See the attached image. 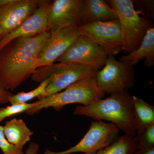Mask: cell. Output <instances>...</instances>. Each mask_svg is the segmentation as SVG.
I'll list each match as a JSON object with an SVG mask.
<instances>
[{
    "mask_svg": "<svg viewBox=\"0 0 154 154\" xmlns=\"http://www.w3.org/2000/svg\"><path fill=\"white\" fill-rule=\"evenodd\" d=\"M105 95L98 88L96 75L88 77L74 83L59 93L38 99L26 113L32 115L49 107L59 111L64 106L72 104L88 106L103 99Z\"/></svg>",
    "mask_w": 154,
    "mask_h": 154,
    "instance_id": "cell-3",
    "label": "cell"
},
{
    "mask_svg": "<svg viewBox=\"0 0 154 154\" xmlns=\"http://www.w3.org/2000/svg\"><path fill=\"white\" fill-rule=\"evenodd\" d=\"M96 78L98 88L105 94L128 91L135 82L133 66L117 60L113 56H108Z\"/></svg>",
    "mask_w": 154,
    "mask_h": 154,
    "instance_id": "cell-6",
    "label": "cell"
},
{
    "mask_svg": "<svg viewBox=\"0 0 154 154\" xmlns=\"http://www.w3.org/2000/svg\"><path fill=\"white\" fill-rule=\"evenodd\" d=\"M119 131L113 123L95 120L91 122L88 132L75 145L62 152L46 149L44 154H93L114 142L118 138Z\"/></svg>",
    "mask_w": 154,
    "mask_h": 154,
    "instance_id": "cell-7",
    "label": "cell"
},
{
    "mask_svg": "<svg viewBox=\"0 0 154 154\" xmlns=\"http://www.w3.org/2000/svg\"><path fill=\"white\" fill-rule=\"evenodd\" d=\"M0 149L3 154H23V150L11 144L5 137L3 126L0 125Z\"/></svg>",
    "mask_w": 154,
    "mask_h": 154,
    "instance_id": "cell-22",
    "label": "cell"
},
{
    "mask_svg": "<svg viewBox=\"0 0 154 154\" xmlns=\"http://www.w3.org/2000/svg\"><path fill=\"white\" fill-rule=\"evenodd\" d=\"M43 2L40 0H3L0 6L2 36L18 28Z\"/></svg>",
    "mask_w": 154,
    "mask_h": 154,
    "instance_id": "cell-11",
    "label": "cell"
},
{
    "mask_svg": "<svg viewBox=\"0 0 154 154\" xmlns=\"http://www.w3.org/2000/svg\"><path fill=\"white\" fill-rule=\"evenodd\" d=\"M37 88L28 92H22L16 94H13L10 98L9 102L11 105L28 103V101L37 97L38 99L46 96V88L48 85L47 80L40 83Z\"/></svg>",
    "mask_w": 154,
    "mask_h": 154,
    "instance_id": "cell-19",
    "label": "cell"
},
{
    "mask_svg": "<svg viewBox=\"0 0 154 154\" xmlns=\"http://www.w3.org/2000/svg\"><path fill=\"white\" fill-rule=\"evenodd\" d=\"M137 149L134 137L124 134L110 145L93 154H133Z\"/></svg>",
    "mask_w": 154,
    "mask_h": 154,
    "instance_id": "cell-18",
    "label": "cell"
},
{
    "mask_svg": "<svg viewBox=\"0 0 154 154\" xmlns=\"http://www.w3.org/2000/svg\"><path fill=\"white\" fill-rule=\"evenodd\" d=\"M75 115L84 116L96 120H106L115 125L125 134L134 137L137 128L132 96L128 91L110 94L88 106L77 105Z\"/></svg>",
    "mask_w": 154,
    "mask_h": 154,
    "instance_id": "cell-2",
    "label": "cell"
},
{
    "mask_svg": "<svg viewBox=\"0 0 154 154\" xmlns=\"http://www.w3.org/2000/svg\"><path fill=\"white\" fill-rule=\"evenodd\" d=\"M35 105V103H22L14 104L11 106L0 108V122L7 118L23 113L27 112Z\"/></svg>",
    "mask_w": 154,
    "mask_h": 154,
    "instance_id": "cell-21",
    "label": "cell"
},
{
    "mask_svg": "<svg viewBox=\"0 0 154 154\" xmlns=\"http://www.w3.org/2000/svg\"><path fill=\"white\" fill-rule=\"evenodd\" d=\"M3 0H0V6L2 4Z\"/></svg>",
    "mask_w": 154,
    "mask_h": 154,
    "instance_id": "cell-26",
    "label": "cell"
},
{
    "mask_svg": "<svg viewBox=\"0 0 154 154\" xmlns=\"http://www.w3.org/2000/svg\"><path fill=\"white\" fill-rule=\"evenodd\" d=\"M106 2L116 12L121 25L123 36L122 51L131 52L141 44L150 23L141 17L131 0H110Z\"/></svg>",
    "mask_w": 154,
    "mask_h": 154,
    "instance_id": "cell-5",
    "label": "cell"
},
{
    "mask_svg": "<svg viewBox=\"0 0 154 154\" xmlns=\"http://www.w3.org/2000/svg\"><path fill=\"white\" fill-rule=\"evenodd\" d=\"M3 128L8 141L21 150L30 140L33 134L25 122L19 119L14 118L6 122Z\"/></svg>",
    "mask_w": 154,
    "mask_h": 154,
    "instance_id": "cell-16",
    "label": "cell"
},
{
    "mask_svg": "<svg viewBox=\"0 0 154 154\" xmlns=\"http://www.w3.org/2000/svg\"><path fill=\"white\" fill-rule=\"evenodd\" d=\"M2 33H1V31H0V38L2 37Z\"/></svg>",
    "mask_w": 154,
    "mask_h": 154,
    "instance_id": "cell-27",
    "label": "cell"
},
{
    "mask_svg": "<svg viewBox=\"0 0 154 154\" xmlns=\"http://www.w3.org/2000/svg\"><path fill=\"white\" fill-rule=\"evenodd\" d=\"M116 12L103 0H83L81 25L118 19Z\"/></svg>",
    "mask_w": 154,
    "mask_h": 154,
    "instance_id": "cell-14",
    "label": "cell"
},
{
    "mask_svg": "<svg viewBox=\"0 0 154 154\" xmlns=\"http://www.w3.org/2000/svg\"><path fill=\"white\" fill-rule=\"evenodd\" d=\"M78 26L64 27L51 33L42 48L35 69L54 63L79 36Z\"/></svg>",
    "mask_w": 154,
    "mask_h": 154,
    "instance_id": "cell-10",
    "label": "cell"
},
{
    "mask_svg": "<svg viewBox=\"0 0 154 154\" xmlns=\"http://www.w3.org/2000/svg\"><path fill=\"white\" fill-rule=\"evenodd\" d=\"M137 131L154 124V107L137 96H133Z\"/></svg>",
    "mask_w": 154,
    "mask_h": 154,
    "instance_id": "cell-17",
    "label": "cell"
},
{
    "mask_svg": "<svg viewBox=\"0 0 154 154\" xmlns=\"http://www.w3.org/2000/svg\"><path fill=\"white\" fill-rule=\"evenodd\" d=\"M52 2L43 1L18 28L2 36L0 38V50L16 38L30 37L47 31L48 15Z\"/></svg>",
    "mask_w": 154,
    "mask_h": 154,
    "instance_id": "cell-13",
    "label": "cell"
},
{
    "mask_svg": "<svg viewBox=\"0 0 154 154\" xmlns=\"http://www.w3.org/2000/svg\"><path fill=\"white\" fill-rule=\"evenodd\" d=\"M50 34L46 31L17 38L0 50V85L3 88L11 92L31 77L42 48Z\"/></svg>",
    "mask_w": 154,
    "mask_h": 154,
    "instance_id": "cell-1",
    "label": "cell"
},
{
    "mask_svg": "<svg viewBox=\"0 0 154 154\" xmlns=\"http://www.w3.org/2000/svg\"><path fill=\"white\" fill-rule=\"evenodd\" d=\"M98 72L94 68L81 64L54 63L37 68L31 75V78L33 81L39 83L47 80L45 91L47 96L63 91L79 80L95 76Z\"/></svg>",
    "mask_w": 154,
    "mask_h": 154,
    "instance_id": "cell-4",
    "label": "cell"
},
{
    "mask_svg": "<svg viewBox=\"0 0 154 154\" xmlns=\"http://www.w3.org/2000/svg\"><path fill=\"white\" fill-rule=\"evenodd\" d=\"M108 56L101 46L86 36H79L57 61L81 64L99 71Z\"/></svg>",
    "mask_w": 154,
    "mask_h": 154,
    "instance_id": "cell-9",
    "label": "cell"
},
{
    "mask_svg": "<svg viewBox=\"0 0 154 154\" xmlns=\"http://www.w3.org/2000/svg\"><path fill=\"white\" fill-rule=\"evenodd\" d=\"M134 137L138 149L154 148V124L138 131Z\"/></svg>",
    "mask_w": 154,
    "mask_h": 154,
    "instance_id": "cell-20",
    "label": "cell"
},
{
    "mask_svg": "<svg viewBox=\"0 0 154 154\" xmlns=\"http://www.w3.org/2000/svg\"><path fill=\"white\" fill-rule=\"evenodd\" d=\"M39 150V146L36 143H31L29 145V147L26 152L25 154H37Z\"/></svg>",
    "mask_w": 154,
    "mask_h": 154,
    "instance_id": "cell-24",
    "label": "cell"
},
{
    "mask_svg": "<svg viewBox=\"0 0 154 154\" xmlns=\"http://www.w3.org/2000/svg\"><path fill=\"white\" fill-rule=\"evenodd\" d=\"M13 94L7 91L0 85V104H5L9 102L10 98Z\"/></svg>",
    "mask_w": 154,
    "mask_h": 154,
    "instance_id": "cell-23",
    "label": "cell"
},
{
    "mask_svg": "<svg viewBox=\"0 0 154 154\" xmlns=\"http://www.w3.org/2000/svg\"><path fill=\"white\" fill-rule=\"evenodd\" d=\"M80 36H86L102 47L108 56H114L122 51L123 36L119 19L97 22L78 26Z\"/></svg>",
    "mask_w": 154,
    "mask_h": 154,
    "instance_id": "cell-8",
    "label": "cell"
},
{
    "mask_svg": "<svg viewBox=\"0 0 154 154\" xmlns=\"http://www.w3.org/2000/svg\"><path fill=\"white\" fill-rule=\"evenodd\" d=\"M133 154H154V148L148 149H138Z\"/></svg>",
    "mask_w": 154,
    "mask_h": 154,
    "instance_id": "cell-25",
    "label": "cell"
},
{
    "mask_svg": "<svg viewBox=\"0 0 154 154\" xmlns=\"http://www.w3.org/2000/svg\"><path fill=\"white\" fill-rule=\"evenodd\" d=\"M144 59V65L151 67L154 65V28L148 30L141 44L137 49L119 58V60L133 66Z\"/></svg>",
    "mask_w": 154,
    "mask_h": 154,
    "instance_id": "cell-15",
    "label": "cell"
},
{
    "mask_svg": "<svg viewBox=\"0 0 154 154\" xmlns=\"http://www.w3.org/2000/svg\"><path fill=\"white\" fill-rule=\"evenodd\" d=\"M83 0H55L48 15L47 31L51 33L69 26L81 25Z\"/></svg>",
    "mask_w": 154,
    "mask_h": 154,
    "instance_id": "cell-12",
    "label": "cell"
}]
</instances>
